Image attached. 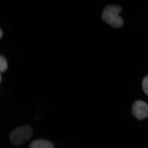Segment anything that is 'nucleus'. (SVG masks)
I'll return each mask as SVG.
<instances>
[{
  "instance_id": "nucleus-1",
  "label": "nucleus",
  "mask_w": 148,
  "mask_h": 148,
  "mask_svg": "<svg viewBox=\"0 0 148 148\" xmlns=\"http://www.w3.org/2000/svg\"><path fill=\"white\" fill-rule=\"evenodd\" d=\"M122 10L121 7L119 5H107L103 9L101 16L102 19L113 27H121L123 26L124 21L119 14Z\"/></svg>"
},
{
  "instance_id": "nucleus-2",
  "label": "nucleus",
  "mask_w": 148,
  "mask_h": 148,
  "mask_svg": "<svg viewBox=\"0 0 148 148\" xmlns=\"http://www.w3.org/2000/svg\"><path fill=\"white\" fill-rule=\"evenodd\" d=\"M33 130L28 125L20 127L14 130L10 133L9 139L11 143L18 146L26 143L32 137Z\"/></svg>"
},
{
  "instance_id": "nucleus-3",
  "label": "nucleus",
  "mask_w": 148,
  "mask_h": 148,
  "mask_svg": "<svg viewBox=\"0 0 148 148\" xmlns=\"http://www.w3.org/2000/svg\"><path fill=\"white\" fill-rule=\"evenodd\" d=\"M133 115L136 119L142 120L148 116V106L145 102L138 101L135 102L132 107Z\"/></svg>"
},
{
  "instance_id": "nucleus-4",
  "label": "nucleus",
  "mask_w": 148,
  "mask_h": 148,
  "mask_svg": "<svg viewBox=\"0 0 148 148\" xmlns=\"http://www.w3.org/2000/svg\"><path fill=\"white\" fill-rule=\"evenodd\" d=\"M28 148H54V147L53 143L49 140L38 139L31 142Z\"/></svg>"
},
{
  "instance_id": "nucleus-5",
  "label": "nucleus",
  "mask_w": 148,
  "mask_h": 148,
  "mask_svg": "<svg viewBox=\"0 0 148 148\" xmlns=\"http://www.w3.org/2000/svg\"><path fill=\"white\" fill-rule=\"evenodd\" d=\"M7 68V65L6 60L4 57L1 56L0 57V70L1 72H4Z\"/></svg>"
},
{
  "instance_id": "nucleus-6",
  "label": "nucleus",
  "mask_w": 148,
  "mask_h": 148,
  "mask_svg": "<svg viewBox=\"0 0 148 148\" xmlns=\"http://www.w3.org/2000/svg\"><path fill=\"white\" fill-rule=\"evenodd\" d=\"M142 87L144 93L148 96V75L144 77L142 81Z\"/></svg>"
},
{
  "instance_id": "nucleus-7",
  "label": "nucleus",
  "mask_w": 148,
  "mask_h": 148,
  "mask_svg": "<svg viewBox=\"0 0 148 148\" xmlns=\"http://www.w3.org/2000/svg\"><path fill=\"white\" fill-rule=\"evenodd\" d=\"M3 35V32L2 31L1 29L0 30V38H1L2 36Z\"/></svg>"
},
{
  "instance_id": "nucleus-8",
  "label": "nucleus",
  "mask_w": 148,
  "mask_h": 148,
  "mask_svg": "<svg viewBox=\"0 0 148 148\" xmlns=\"http://www.w3.org/2000/svg\"><path fill=\"white\" fill-rule=\"evenodd\" d=\"M0 77H1V79H0V80H1V76H0Z\"/></svg>"
}]
</instances>
